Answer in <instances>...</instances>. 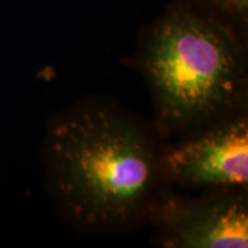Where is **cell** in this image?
<instances>
[{
  "label": "cell",
  "instance_id": "cell-1",
  "mask_svg": "<svg viewBox=\"0 0 248 248\" xmlns=\"http://www.w3.org/2000/svg\"><path fill=\"white\" fill-rule=\"evenodd\" d=\"M167 140L153 122L110 99L84 98L51 116L42 159L47 192L62 219L87 234L149 225L172 190Z\"/></svg>",
  "mask_w": 248,
  "mask_h": 248
},
{
  "label": "cell",
  "instance_id": "cell-2",
  "mask_svg": "<svg viewBox=\"0 0 248 248\" xmlns=\"http://www.w3.org/2000/svg\"><path fill=\"white\" fill-rule=\"evenodd\" d=\"M247 36L192 0H174L140 33L135 65L153 124L182 140L247 112Z\"/></svg>",
  "mask_w": 248,
  "mask_h": 248
},
{
  "label": "cell",
  "instance_id": "cell-4",
  "mask_svg": "<svg viewBox=\"0 0 248 248\" xmlns=\"http://www.w3.org/2000/svg\"><path fill=\"white\" fill-rule=\"evenodd\" d=\"M164 170L170 185L190 192L248 190L247 112L169 143Z\"/></svg>",
  "mask_w": 248,
  "mask_h": 248
},
{
  "label": "cell",
  "instance_id": "cell-3",
  "mask_svg": "<svg viewBox=\"0 0 248 248\" xmlns=\"http://www.w3.org/2000/svg\"><path fill=\"white\" fill-rule=\"evenodd\" d=\"M153 244L163 248L248 247V195L239 189L172 190L152 214Z\"/></svg>",
  "mask_w": 248,
  "mask_h": 248
},
{
  "label": "cell",
  "instance_id": "cell-5",
  "mask_svg": "<svg viewBox=\"0 0 248 248\" xmlns=\"http://www.w3.org/2000/svg\"><path fill=\"white\" fill-rule=\"evenodd\" d=\"M205 10L228 21L239 32L247 36L248 0H192Z\"/></svg>",
  "mask_w": 248,
  "mask_h": 248
}]
</instances>
